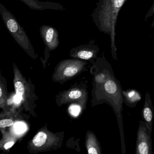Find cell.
<instances>
[{
	"instance_id": "1",
	"label": "cell",
	"mask_w": 154,
	"mask_h": 154,
	"mask_svg": "<svg viewBox=\"0 0 154 154\" xmlns=\"http://www.w3.org/2000/svg\"><path fill=\"white\" fill-rule=\"evenodd\" d=\"M127 0H99L91 17L93 21L100 32L107 34L111 38L113 56H116L115 27L120 11Z\"/></svg>"
},
{
	"instance_id": "2",
	"label": "cell",
	"mask_w": 154,
	"mask_h": 154,
	"mask_svg": "<svg viewBox=\"0 0 154 154\" xmlns=\"http://www.w3.org/2000/svg\"><path fill=\"white\" fill-rule=\"evenodd\" d=\"M0 15L8 31L13 37L18 45L33 59H36V55L30 39L24 28L20 26L15 16L0 3Z\"/></svg>"
},
{
	"instance_id": "3",
	"label": "cell",
	"mask_w": 154,
	"mask_h": 154,
	"mask_svg": "<svg viewBox=\"0 0 154 154\" xmlns=\"http://www.w3.org/2000/svg\"><path fill=\"white\" fill-rule=\"evenodd\" d=\"M86 63L77 59H68L59 63L54 78L57 81H63L68 80L78 74L82 70Z\"/></svg>"
},
{
	"instance_id": "4",
	"label": "cell",
	"mask_w": 154,
	"mask_h": 154,
	"mask_svg": "<svg viewBox=\"0 0 154 154\" xmlns=\"http://www.w3.org/2000/svg\"><path fill=\"white\" fill-rule=\"evenodd\" d=\"M13 67L14 86L17 95L21 98V100H23L26 105V104H29L30 102L33 103L35 95L33 88L23 77L15 63L13 64Z\"/></svg>"
},
{
	"instance_id": "5",
	"label": "cell",
	"mask_w": 154,
	"mask_h": 154,
	"mask_svg": "<svg viewBox=\"0 0 154 154\" xmlns=\"http://www.w3.org/2000/svg\"><path fill=\"white\" fill-rule=\"evenodd\" d=\"M43 42L49 51L56 49L59 45V35L57 29L52 26L43 25L39 29Z\"/></svg>"
},
{
	"instance_id": "6",
	"label": "cell",
	"mask_w": 154,
	"mask_h": 154,
	"mask_svg": "<svg viewBox=\"0 0 154 154\" xmlns=\"http://www.w3.org/2000/svg\"><path fill=\"white\" fill-rule=\"evenodd\" d=\"M99 50V48L93 44L81 45L71 50L70 56L82 60H91L96 56Z\"/></svg>"
},
{
	"instance_id": "7",
	"label": "cell",
	"mask_w": 154,
	"mask_h": 154,
	"mask_svg": "<svg viewBox=\"0 0 154 154\" xmlns=\"http://www.w3.org/2000/svg\"><path fill=\"white\" fill-rule=\"evenodd\" d=\"M55 140L54 136L52 135L50 132L40 131L33 138L31 146L35 150H44L53 146Z\"/></svg>"
},
{
	"instance_id": "8",
	"label": "cell",
	"mask_w": 154,
	"mask_h": 154,
	"mask_svg": "<svg viewBox=\"0 0 154 154\" xmlns=\"http://www.w3.org/2000/svg\"><path fill=\"white\" fill-rule=\"evenodd\" d=\"M25 3L29 8L32 10L44 11L45 10H65L63 6L58 3L50 2H40L38 0H20Z\"/></svg>"
},
{
	"instance_id": "9",
	"label": "cell",
	"mask_w": 154,
	"mask_h": 154,
	"mask_svg": "<svg viewBox=\"0 0 154 154\" xmlns=\"http://www.w3.org/2000/svg\"><path fill=\"white\" fill-rule=\"evenodd\" d=\"M149 143L147 135L143 131L139 132L137 142V153L140 154L150 153V143Z\"/></svg>"
},
{
	"instance_id": "10",
	"label": "cell",
	"mask_w": 154,
	"mask_h": 154,
	"mask_svg": "<svg viewBox=\"0 0 154 154\" xmlns=\"http://www.w3.org/2000/svg\"><path fill=\"white\" fill-rule=\"evenodd\" d=\"M85 95V93L82 90L74 89L65 92L61 98V103H66L74 101L82 100V98Z\"/></svg>"
},
{
	"instance_id": "11",
	"label": "cell",
	"mask_w": 154,
	"mask_h": 154,
	"mask_svg": "<svg viewBox=\"0 0 154 154\" xmlns=\"http://www.w3.org/2000/svg\"><path fill=\"white\" fill-rule=\"evenodd\" d=\"M86 146L88 154H98L101 153V149L95 136L89 133L86 137Z\"/></svg>"
},
{
	"instance_id": "12",
	"label": "cell",
	"mask_w": 154,
	"mask_h": 154,
	"mask_svg": "<svg viewBox=\"0 0 154 154\" xmlns=\"http://www.w3.org/2000/svg\"><path fill=\"white\" fill-rule=\"evenodd\" d=\"M143 116L145 120L148 122L149 126H150L151 125L152 118H153V113H152V110L148 104H147L146 101L145 107L143 109Z\"/></svg>"
},
{
	"instance_id": "13",
	"label": "cell",
	"mask_w": 154,
	"mask_h": 154,
	"mask_svg": "<svg viewBox=\"0 0 154 154\" xmlns=\"http://www.w3.org/2000/svg\"><path fill=\"white\" fill-rule=\"evenodd\" d=\"M105 91L108 93L114 94L117 91V85L112 80H109L105 83L104 85Z\"/></svg>"
},
{
	"instance_id": "14",
	"label": "cell",
	"mask_w": 154,
	"mask_h": 154,
	"mask_svg": "<svg viewBox=\"0 0 154 154\" xmlns=\"http://www.w3.org/2000/svg\"><path fill=\"white\" fill-rule=\"evenodd\" d=\"M82 107L79 104H73L70 105L69 108V111L71 115L76 117L79 115L82 111Z\"/></svg>"
},
{
	"instance_id": "15",
	"label": "cell",
	"mask_w": 154,
	"mask_h": 154,
	"mask_svg": "<svg viewBox=\"0 0 154 154\" xmlns=\"http://www.w3.org/2000/svg\"><path fill=\"white\" fill-rule=\"evenodd\" d=\"M14 122L11 119H2L0 120V128L9 127L14 124Z\"/></svg>"
},
{
	"instance_id": "16",
	"label": "cell",
	"mask_w": 154,
	"mask_h": 154,
	"mask_svg": "<svg viewBox=\"0 0 154 154\" xmlns=\"http://www.w3.org/2000/svg\"><path fill=\"white\" fill-rule=\"evenodd\" d=\"M15 130L17 133H21L26 131V125L22 122H17L15 124Z\"/></svg>"
},
{
	"instance_id": "17",
	"label": "cell",
	"mask_w": 154,
	"mask_h": 154,
	"mask_svg": "<svg viewBox=\"0 0 154 154\" xmlns=\"http://www.w3.org/2000/svg\"><path fill=\"white\" fill-rule=\"evenodd\" d=\"M14 144H15V142L13 141L7 142V143H6V144H5V145H4V148H5V149H9L11 148V147L14 145Z\"/></svg>"
},
{
	"instance_id": "18",
	"label": "cell",
	"mask_w": 154,
	"mask_h": 154,
	"mask_svg": "<svg viewBox=\"0 0 154 154\" xmlns=\"http://www.w3.org/2000/svg\"><path fill=\"white\" fill-rule=\"evenodd\" d=\"M2 85V84L0 82V100H1L2 97H4L3 95H4L5 93L4 86Z\"/></svg>"
},
{
	"instance_id": "19",
	"label": "cell",
	"mask_w": 154,
	"mask_h": 154,
	"mask_svg": "<svg viewBox=\"0 0 154 154\" xmlns=\"http://www.w3.org/2000/svg\"><path fill=\"white\" fill-rule=\"evenodd\" d=\"M21 100V98L20 96H18L17 95H16L14 97V101L16 103H19Z\"/></svg>"
},
{
	"instance_id": "20",
	"label": "cell",
	"mask_w": 154,
	"mask_h": 154,
	"mask_svg": "<svg viewBox=\"0 0 154 154\" xmlns=\"http://www.w3.org/2000/svg\"><path fill=\"white\" fill-rule=\"evenodd\" d=\"M61 1H64V0H61Z\"/></svg>"
}]
</instances>
